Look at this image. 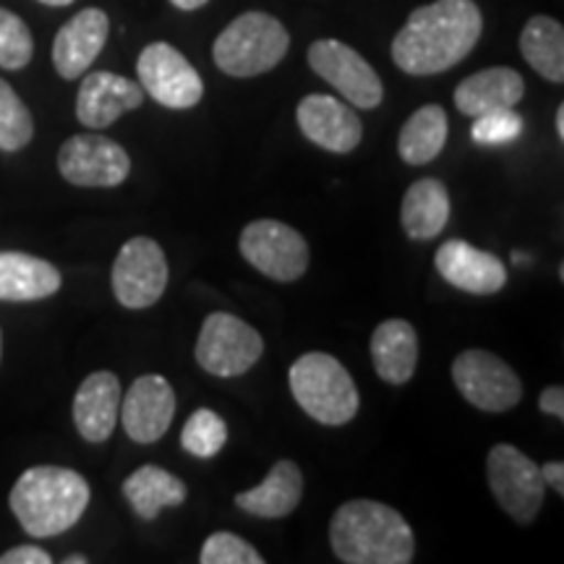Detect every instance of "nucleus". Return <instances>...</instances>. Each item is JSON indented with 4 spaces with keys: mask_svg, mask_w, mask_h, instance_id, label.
<instances>
[{
    "mask_svg": "<svg viewBox=\"0 0 564 564\" xmlns=\"http://www.w3.org/2000/svg\"><path fill=\"white\" fill-rule=\"evenodd\" d=\"M34 137L32 112L21 102L17 89L0 79V152H19Z\"/></svg>",
    "mask_w": 564,
    "mask_h": 564,
    "instance_id": "nucleus-28",
    "label": "nucleus"
},
{
    "mask_svg": "<svg viewBox=\"0 0 564 564\" xmlns=\"http://www.w3.org/2000/svg\"><path fill=\"white\" fill-rule=\"evenodd\" d=\"M144 97L141 84L112 74V70H95V74L84 76L79 87L76 118L89 131H102L116 123L123 112L141 108Z\"/></svg>",
    "mask_w": 564,
    "mask_h": 564,
    "instance_id": "nucleus-17",
    "label": "nucleus"
},
{
    "mask_svg": "<svg viewBox=\"0 0 564 564\" xmlns=\"http://www.w3.org/2000/svg\"><path fill=\"white\" fill-rule=\"evenodd\" d=\"M556 137H560V141H564V105H560L556 108Z\"/></svg>",
    "mask_w": 564,
    "mask_h": 564,
    "instance_id": "nucleus-37",
    "label": "nucleus"
},
{
    "mask_svg": "<svg viewBox=\"0 0 564 564\" xmlns=\"http://www.w3.org/2000/svg\"><path fill=\"white\" fill-rule=\"evenodd\" d=\"M447 112L442 105H423L403 123L398 139V152L408 165H429L447 144Z\"/></svg>",
    "mask_w": 564,
    "mask_h": 564,
    "instance_id": "nucleus-26",
    "label": "nucleus"
},
{
    "mask_svg": "<svg viewBox=\"0 0 564 564\" xmlns=\"http://www.w3.org/2000/svg\"><path fill=\"white\" fill-rule=\"evenodd\" d=\"M167 278H171V270H167L165 251L154 238L147 236H137L123 243L110 274L118 303L133 312L154 306L165 293Z\"/></svg>",
    "mask_w": 564,
    "mask_h": 564,
    "instance_id": "nucleus-10",
    "label": "nucleus"
},
{
    "mask_svg": "<svg viewBox=\"0 0 564 564\" xmlns=\"http://www.w3.org/2000/svg\"><path fill=\"white\" fill-rule=\"evenodd\" d=\"M295 121L303 137L333 154H348L364 139V123L358 112L329 95L303 97L295 110Z\"/></svg>",
    "mask_w": 564,
    "mask_h": 564,
    "instance_id": "nucleus-15",
    "label": "nucleus"
},
{
    "mask_svg": "<svg viewBox=\"0 0 564 564\" xmlns=\"http://www.w3.org/2000/svg\"><path fill=\"white\" fill-rule=\"evenodd\" d=\"M139 84L144 95L171 110L196 108L204 97V82L186 55L167 42H152L137 61Z\"/></svg>",
    "mask_w": 564,
    "mask_h": 564,
    "instance_id": "nucleus-11",
    "label": "nucleus"
},
{
    "mask_svg": "<svg viewBox=\"0 0 564 564\" xmlns=\"http://www.w3.org/2000/svg\"><path fill=\"white\" fill-rule=\"evenodd\" d=\"M303 499V474L293 460H278L272 465L270 476L249 491L236 497L238 510L253 514V518L278 520L295 512Z\"/></svg>",
    "mask_w": 564,
    "mask_h": 564,
    "instance_id": "nucleus-23",
    "label": "nucleus"
},
{
    "mask_svg": "<svg viewBox=\"0 0 564 564\" xmlns=\"http://www.w3.org/2000/svg\"><path fill=\"white\" fill-rule=\"evenodd\" d=\"M449 215H453V202L440 178L415 181L400 207V223L411 241H432L447 228Z\"/></svg>",
    "mask_w": 564,
    "mask_h": 564,
    "instance_id": "nucleus-24",
    "label": "nucleus"
},
{
    "mask_svg": "<svg viewBox=\"0 0 564 564\" xmlns=\"http://www.w3.org/2000/svg\"><path fill=\"white\" fill-rule=\"evenodd\" d=\"M539 408L546 415H554V419H564V390L560 384L544 387V392L539 394Z\"/></svg>",
    "mask_w": 564,
    "mask_h": 564,
    "instance_id": "nucleus-34",
    "label": "nucleus"
},
{
    "mask_svg": "<svg viewBox=\"0 0 564 564\" xmlns=\"http://www.w3.org/2000/svg\"><path fill=\"white\" fill-rule=\"evenodd\" d=\"M520 133H523V118L514 112V108L478 116L474 129H470V137H474L476 144L481 147L510 144V141L520 137Z\"/></svg>",
    "mask_w": 564,
    "mask_h": 564,
    "instance_id": "nucleus-32",
    "label": "nucleus"
},
{
    "mask_svg": "<svg viewBox=\"0 0 564 564\" xmlns=\"http://www.w3.org/2000/svg\"><path fill=\"white\" fill-rule=\"evenodd\" d=\"M308 66L356 108L373 110L382 102L384 87L379 74L366 63L361 53H356L345 42L316 40L308 47Z\"/></svg>",
    "mask_w": 564,
    "mask_h": 564,
    "instance_id": "nucleus-12",
    "label": "nucleus"
},
{
    "mask_svg": "<svg viewBox=\"0 0 564 564\" xmlns=\"http://www.w3.org/2000/svg\"><path fill=\"white\" fill-rule=\"evenodd\" d=\"M520 53L546 82H564V30L552 17H533L520 34Z\"/></svg>",
    "mask_w": 564,
    "mask_h": 564,
    "instance_id": "nucleus-27",
    "label": "nucleus"
},
{
    "mask_svg": "<svg viewBox=\"0 0 564 564\" xmlns=\"http://www.w3.org/2000/svg\"><path fill=\"white\" fill-rule=\"evenodd\" d=\"M329 544L345 564H411L415 554L408 520L394 507L373 499H352L337 507Z\"/></svg>",
    "mask_w": 564,
    "mask_h": 564,
    "instance_id": "nucleus-2",
    "label": "nucleus"
},
{
    "mask_svg": "<svg viewBox=\"0 0 564 564\" xmlns=\"http://www.w3.org/2000/svg\"><path fill=\"white\" fill-rule=\"evenodd\" d=\"M371 361L387 384H408L419 366V335L408 319H387L371 335Z\"/></svg>",
    "mask_w": 564,
    "mask_h": 564,
    "instance_id": "nucleus-22",
    "label": "nucleus"
},
{
    "mask_svg": "<svg viewBox=\"0 0 564 564\" xmlns=\"http://www.w3.org/2000/svg\"><path fill=\"white\" fill-rule=\"evenodd\" d=\"M228 442V426L225 421L209 408H199V411L192 413V419L186 421L181 432V444L188 455L194 457H215Z\"/></svg>",
    "mask_w": 564,
    "mask_h": 564,
    "instance_id": "nucleus-29",
    "label": "nucleus"
},
{
    "mask_svg": "<svg viewBox=\"0 0 564 564\" xmlns=\"http://www.w3.org/2000/svg\"><path fill=\"white\" fill-rule=\"evenodd\" d=\"M288 47L291 37L282 21L264 11H246L220 32L212 47V58L223 74L251 79L278 66L288 55Z\"/></svg>",
    "mask_w": 564,
    "mask_h": 564,
    "instance_id": "nucleus-5",
    "label": "nucleus"
},
{
    "mask_svg": "<svg viewBox=\"0 0 564 564\" xmlns=\"http://www.w3.org/2000/svg\"><path fill=\"white\" fill-rule=\"evenodd\" d=\"M37 3L53 6V9H63V6H70V3H74V0H37Z\"/></svg>",
    "mask_w": 564,
    "mask_h": 564,
    "instance_id": "nucleus-38",
    "label": "nucleus"
},
{
    "mask_svg": "<svg viewBox=\"0 0 564 564\" xmlns=\"http://www.w3.org/2000/svg\"><path fill=\"white\" fill-rule=\"evenodd\" d=\"M288 379L295 403L322 426H345L361 408V394L350 371L329 352H303L291 366Z\"/></svg>",
    "mask_w": 564,
    "mask_h": 564,
    "instance_id": "nucleus-4",
    "label": "nucleus"
},
{
    "mask_svg": "<svg viewBox=\"0 0 564 564\" xmlns=\"http://www.w3.org/2000/svg\"><path fill=\"white\" fill-rule=\"evenodd\" d=\"M525 95L523 76L514 68L494 66L468 76L457 84L455 108L468 118L486 116L494 110L514 108Z\"/></svg>",
    "mask_w": 564,
    "mask_h": 564,
    "instance_id": "nucleus-20",
    "label": "nucleus"
},
{
    "mask_svg": "<svg viewBox=\"0 0 564 564\" xmlns=\"http://www.w3.org/2000/svg\"><path fill=\"white\" fill-rule=\"evenodd\" d=\"M91 499L87 478L61 465H34L9 494L11 512L34 539H53L74 528Z\"/></svg>",
    "mask_w": 564,
    "mask_h": 564,
    "instance_id": "nucleus-3",
    "label": "nucleus"
},
{
    "mask_svg": "<svg viewBox=\"0 0 564 564\" xmlns=\"http://www.w3.org/2000/svg\"><path fill=\"white\" fill-rule=\"evenodd\" d=\"M484 17L474 0H434L415 9L392 40L394 66L434 76L465 61L481 40Z\"/></svg>",
    "mask_w": 564,
    "mask_h": 564,
    "instance_id": "nucleus-1",
    "label": "nucleus"
},
{
    "mask_svg": "<svg viewBox=\"0 0 564 564\" xmlns=\"http://www.w3.org/2000/svg\"><path fill=\"white\" fill-rule=\"evenodd\" d=\"M123 497L141 520H154L165 507H181L188 489L178 476L160 465H141L123 481Z\"/></svg>",
    "mask_w": 564,
    "mask_h": 564,
    "instance_id": "nucleus-25",
    "label": "nucleus"
},
{
    "mask_svg": "<svg viewBox=\"0 0 564 564\" xmlns=\"http://www.w3.org/2000/svg\"><path fill=\"white\" fill-rule=\"evenodd\" d=\"M178 11H199L202 6H207L209 0H171Z\"/></svg>",
    "mask_w": 564,
    "mask_h": 564,
    "instance_id": "nucleus-36",
    "label": "nucleus"
},
{
    "mask_svg": "<svg viewBox=\"0 0 564 564\" xmlns=\"http://www.w3.org/2000/svg\"><path fill=\"white\" fill-rule=\"evenodd\" d=\"M175 415V392L160 373H144L121 398V415L126 434L137 444H154L167 434Z\"/></svg>",
    "mask_w": 564,
    "mask_h": 564,
    "instance_id": "nucleus-14",
    "label": "nucleus"
},
{
    "mask_svg": "<svg viewBox=\"0 0 564 564\" xmlns=\"http://www.w3.org/2000/svg\"><path fill=\"white\" fill-rule=\"evenodd\" d=\"M89 560L87 556H82V554H70V556H66V560H63V564H87Z\"/></svg>",
    "mask_w": 564,
    "mask_h": 564,
    "instance_id": "nucleus-39",
    "label": "nucleus"
},
{
    "mask_svg": "<svg viewBox=\"0 0 564 564\" xmlns=\"http://www.w3.org/2000/svg\"><path fill=\"white\" fill-rule=\"evenodd\" d=\"M202 564H264V556L249 541L230 531H217L204 541Z\"/></svg>",
    "mask_w": 564,
    "mask_h": 564,
    "instance_id": "nucleus-31",
    "label": "nucleus"
},
{
    "mask_svg": "<svg viewBox=\"0 0 564 564\" xmlns=\"http://www.w3.org/2000/svg\"><path fill=\"white\" fill-rule=\"evenodd\" d=\"M453 379L463 398L484 413H505L523 400L518 373L489 350H463L453 364Z\"/></svg>",
    "mask_w": 564,
    "mask_h": 564,
    "instance_id": "nucleus-9",
    "label": "nucleus"
},
{
    "mask_svg": "<svg viewBox=\"0 0 564 564\" xmlns=\"http://www.w3.org/2000/svg\"><path fill=\"white\" fill-rule=\"evenodd\" d=\"M541 476H544L546 486H554V491L564 497V465L562 463H546L541 468Z\"/></svg>",
    "mask_w": 564,
    "mask_h": 564,
    "instance_id": "nucleus-35",
    "label": "nucleus"
},
{
    "mask_svg": "<svg viewBox=\"0 0 564 564\" xmlns=\"http://www.w3.org/2000/svg\"><path fill=\"white\" fill-rule=\"evenodd\" d=\"M0 356H3V335H0Z\"/></svg>",
    "mask_w": 564,
    "mask_h": 564,
    "instance_id": "nucleus-40",
    "label": "nucleus"
},
{
    "mask_svg": "<svg viewBox=\"0 0 564 564\" xmlns=\"http://www.w3.org/2000/svg\"><path fill=\"white\" fill-rule=\"evenodd\" d=\"M241 257L274 282H295L308 270V243L299 230L280 220H253L238 241Z\"/></svg>",
    "mask_w": 564,
    "mask_h": 564,
    "instance_id": "nucleus-8",
    "label": "nucleus"
},
{
    "mask_svg": "<svg viewBox=\"0 0 564 564\" xmlns=\"http://www.w3.org/2000/svg\"><path fill=\"white\" fill-rule=\"evenodd\" d=\"M110 34V19L102 9H84L55 34L53 66L63 79L74 82L89 70Z\"/></svg>",
    "mask_w": 564,
    "mask_h": 564,
    "instance_id": "nucleus-18",
    "label": "nucleus"
},
{
    "mask_svg": "<svg viewBox=\"0 0 564 564\" xmlns=\"http://www.w3.org/2000/svg\"><path fill=\"white\" fill-rule=\"evenodd\" d=\"M61 272L47 259L24 251H0V301L32 303L61 291Z\"/></svg>",
    "mask_w": 564,
    "mask_h": 564,
    "instance_id": "nucleus-21",
    "label": "nucleus"
},
{
    "mask_svg": "<svg viewBox=\"0 0 564 564\" xmlns=\"http://www.w3.org/2000/svg\"><path fill=\"white\" fill-rule=\"evenodd\" d=\"M58 171L74 186L112 188L131 173V158L118 141L100 133H76L58 152Z\"/></svg>",
    "mask_w": 564,
    "mask_h": 564,
    "instance_id": "nucleus-13",
    "label": "nucleus"
},
{
    "mask_svg": "<svg viewBox=\"0 0 564 564\" xmlns=\"http://www.w3.org/2000/svg\"><path fill=\"white\" fill-rule=\"evenodd\" d=\"M34 55V40L24 19L13 11L0 9V68L21 70L30 66Z\"/></svg>",
    "mask_w": 564,
    "mask_h": 564,
    "instance_id": "nucleus-30",
    "label": "nucleus"
},
{
    "mask_svg": "<svg viewBox=\"0 0 564 564\" xmlns=\"http://www.w3.org/2000/svg\"><path fill=\"white\" fill-rule=\"evenodd\" d=\"M264 352V340L251 324L238 316L215 312L202 324L194 356L196 364L212 377L232 379L251 371Z\"/></svg>",
    "mask_w": 564,
    "mask_h": 564,
    "instance_id": "nucleus-7",
    "label": "nucleus"
},
{
    "mask_svg": "<svg viewBox=\"0 0 564 564\" xmlns=\"http://www.w3.org/2000/svg\"><path fill=\"white\" fill-rule=\"evenodd\" d=\"M486 481L499 507L514 523L531 525L546 499L541 465L520 453L512 444H494L486 455Z\"/></svg>",
    "mask_w": 564,
    "mask_h": 564,
    "instance_id": "nucleus-6",
    "label": "nucleus"
},
{
    "mask_svg": "<svg viewBox=\"0 0 564 564\" xmlns=\"http://www.w3.org/2000/svg\"><path fill=\"white\" fill-rule=\"evenodd\" d=\"M434 267L444 282L470 295H494L507 285V267L502 259L476 249L463 238L444 241L436 249Z\"/></svg>",
    "mask_w": 564,
    "mask_h": 564,
    "instance_id": "nucleus-16",
    "label": "nucleus"
},
{
    "mask_svg": "<svg viewBox=\"0 0 564 564\" xmlns=\"http://www.w3.org/2000/svg\"><path fill=\"white\" fill-rule=\"evenodd\" d=\"M53 556L45 552V549L24 544L13 546L6 554H0V564H51Z\"/></svg>",
    "mask_w": 564,
    "mask_h": 564,
    "instance_id": "nucleus-33",
    "label": "nucleus"
},
{
    "mask_svg": "<svg viewBox=\"0 0 564 564\" xmlns=\"http://www.w3.org/2000/svg\"><path fill=\"white\" fill-rule=\"evenodd\" d=\"M74 423L89 444L108 442L121 415V379L112 371H95L84 379L74 398Z\"/></svg>",
    "mask_w": 564,
    "mask_h": 564,
    "instance_id": "nucleus-19",
    "label": "nucleus"
}]
</instances>
